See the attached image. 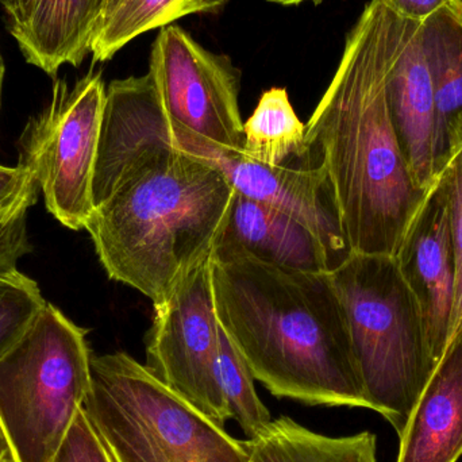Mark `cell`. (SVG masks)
Returning a JSON list of instances; mask_svg holds the SVG:
<instances>
[{
    "label": "cell",
    "instance_id": "cell-1",
    "mask_svg": "<svg viewBox=\"0 0 462 462\" xmlns=\"http://www.w3.org/2000/svg\"><path fill=\"white\" fill-rule=\"evenodd\" d=\"M411 21L371 0L306 125L353 253L395 255L428 192L418 189L391 116L387 79Z\"/></svg>",
    "mask_w": 462,
    "mask_h": 462
},
{
    "label": "cell",
    "instance_id": "cell-2",
    "mask_svg": "<svg viewBox=\"0 0 462 462\" xmlns=\"http://www.w3.org/2000/svg\"><path fill=\"white\" fill-rule=\"evenodd\" d=\"M217 318L253 377L277 398L371 410L330 273L211 254Z\"/></svg>",
    "mask_w": 462,
    "mask_h": 462
},
{
    "label": "cell",
    "instance_id": "cell-3",
    "mask_svg": "<svg viewBox=\"0 0 462 462\" xmlns=\"http://www.w3.org/2000/svg\"><path fill=\"white\" fill-rule=\"evenodd\" d=\"M234 197L216 165L179 151L97 206L86 230L108 277L156 306L210 260Z\"/></svg>",
    "mask_w": 462,
    "mask_h": 462
},
{
    "label": "cell",
    "instance_id": "cell-4",
    "mask_svg": "<svg viewBox=\"0 0 462 462\" xmlns=\"http://www.w3.org/2000/svg\"><path fill=\"white\" fill-rule=\"evenodd\" d=\"M330 277L371 410L399 436L437 365L420 304L393 255L353 253Z\"/></svg>",
    "mask_w": 462,
    "mask_h": 462
},
{
    "label": "cell",
    "instance_id": "cell-5",
    "mask_svg": "<svg viewBox=\"0 0 462 462\" xmlns=\"http://www.w3.org/2000/svg\"><path fill=\"white\" fill-rule=\"evenodd\" d=\"M83 410L113 462H250L246 442L125 352L92 356Z\"/></svg>",
    "mask_w": 462,
    "mask_h": 462
},
{
    "label": "cell",
    "instance_id": "cell-6",
    "mask_svg": "<svg viewBox=\"0 0 462 462\" xmlns=\"http://www.w3.org/2000/svg\"><path fill=\"white\" fill-rule=\"evenodd\" d=\"M87 330L46 303L0 357V423L15 462H51L91 388Z\"/></svg>",
    "mask_w": 462,
    "mask_h": 462
},
{
    "label": "cell",
    "instance_id": "cell-7",
    "mask_svg": "<svg viewBox=\"0 0 462 462\" xmlns=\"http://www.w3.org/2000/svg\"><path fill=\"white\" fill-rule=\"evenodd\" d=\"M106 86L89 72L73 87L54 83L51 102L27 122L18 164L32 172L49 213L70 230L86 229L95 211L94 176Z\"/></svg>",
    "mask_w": 462,
    "mask_h": 462
},
{
    "label": "cell",
    "instance_id": "cell-8",
    "mask_svg": "<svg viewBox=\"0 0 462 462\" xmlns=\"http://www.w3.org/2000/svg\"><path fill=\"white\" fill-rule=\"evenodd\" d=\"M219 336L208 260L154 306L145 366L162 384L225 428L230 415L219 383Z\"/></svg>",
    "mask_w": 462,
    "mask_h": 462
},
{
    "label": "cell",
    "instance_id": "cell-9",
    "mask_svg": "<svg viewBox=\"0 0 462 462\" xmlns=\"http://www.w3.org/2000/svg\"><path fill=\"white\" fill-rule=\"evenodd\" d=\"M171 121L222 148L244 149L241 72L224 54L203 48L183 27L160 29L149 60Z\"/></svg>",
    "mask_w": 462,
    "mask_h": 462
},
{
    "label": "cell",
    "instance_id": "cell-10",
    "mask_svg": "<svg viewBox=\"0 0 462 462\" xmlns=\"http://www.w3.org/2000/svg\"><path fill=\"white\" fill-rule=\"evenodd\" d=\"M180 151L216 165L238 194L306 225L328 252L331 272L353 254L328 171L312 164L268 165L173 124Z\"/></svg>",
    "mask_w": 462,
    "mask_h": 462
},
{
    "label": "cell",
    "instance_id": "cell-11",
    "mask_svg": "<svg viewBox=\"0 0 462 462\" xmlns=\"http://www.w3.org/2000/svg\"><path fill=\"white\" fill-rule=\"evenodd\" d=\"M180 151L151 73L114 80L106 89L94 176L95 208L135 176Z\"/></svg>",
    "mask_w": 462,
    "mask_h": 462
},
{
    "label": "cell",
    "instance_id": "cell-12",
    "mask_svg": "<svg viewBox=\"0 0 462 462\" xmlns=\"http://www.w3.org/2000/svg\"><path fill=\"white\" fill-rule=\"evenodd\" d=\"M393 257L420 304L429 347L439 363L450 341L456 285L449 187L444 173L429 189Z\"/></svg>",
    "mask_w": 462,
    "mask_h": 462
},
{
    "label": "cell",
    "instance_id": "cell-13",
    "mask_svg": "<svg viewBox=\"0 0 462 462\" xmlns=\"http://www.w3.org/2000/svg\"><path fill=\"white\" fill-rule=\"evenodd\" d=\"M391 116L412 178L423 192L439 178L436 157V97L422 22L411 21L387 79Z\"/></svg>",
    "mask_w": 462,
    "mask_h": 462
},
{
    "label": "cell",
    "instance_id": "cell-14",
    "mask_svg": "<svg viewBox=\"0 0 462 462\" xmlns=\"http://www.w3.org/2000/svg\"><path fill=\"white\" fill-rule=\"evenodd\" d=\"M214 254H239L293 271L330 273L328 252L306 225L236 191Z\"/></svg>",
    "mask_w": 462,
    "mask_h": 462
},
{
    "label": "cell",
    "instance_id": "cell-15",
    "mask_svg": "<svg viewBox=\"0 0 462 462\" xmlns=\"http://www.w3.org/2000/svg\"><path fill=\"white\" fill-rule=\"evenodd\" d=\"M462 456V326L442 353L399 434L396 462H457Z\"/></svg>",
    "mask_w": 462,
    "mask_h": 462
},
{
    "label": "cell",
    "instance_id": "cell-16",
    "mask_svg": "<svg viewBox=\"0 0 462 462\" xmlns=\"http://www.w3.org/2000/svg\"><path fill=\"white\" fill-rule=\"evenodd\" d=\"M105 0H34L26 15L10 24L29 64L56 76L62 65L79 67L91 49Z\"/></svg>",
    "mask_w": 462,
    "mask_h": 462
},
{
    "label": "cell",
    "instance_id": "cell-17",
    "mask_svg": "<svg viewBox=\"0 0 462 462\" xmlns=\"http://www.w3.org/2000/svg\"><path fill=\"white\" fill-rule=\"evenodd\" d=\"M423 42L436 97V157L439 175L448 148L462 127V0H453L422 22Z\"/></svg>",
    "mask_w": 462,
    "mask_h": 462
},
{
    "label": "cell",
    "instance_id": "cell-18",
    "mask_svg": "<svg viewBox=\"0 0 462 462\" xmlns=\"http://www.w3.org/2000/svg\"><path fill=\"white\" fill-rule=\"evenodd\" d=\"M245 442L252 462H379L377 439L371 431L328 437L290 417L272 420L260 436Z\"/></svg>",
    "mask_w": 462,
    "mask_h": 462
},
{
    "label": "cell",
    "instance_id": "cell-19",
    "mask_svg": "<svg viewBox=\"0 0 462 462\" xmlns=\"http://www.w3.org/2000/svg\"><path fill=\"white\" fill-rule=\"evenodd\" d=\"M245 154L268 165L312 164L306 145V125L299 119L287 89L271 88L244 122Z\"/></svg>",
    "mask_w": 462,
    "mask_h": 462
},
{
    "label": "cell",
    "instance_id": "cell-20",
    "mask_svg": "<svg viewBox=\"0 0 462 462\" xmlns=\"http://www.w3.org/2000/svg\"><path fill=\"white\" fill-rule=\"evenodd\" d=\"M229 0H119L100 16L89 53L94 61L113 59L138 35L170 26L191 14L217 13Z\"/></svg>",
    "mask_w": 462,
    "mask_h": 462
},
{
    "label": "cell",
    "instance_id": "cell-21",
    "mask_svg": "<svg viewBox=\"0 0 462 462\" xmlns=\"http://www.w3.org/2000/svg\"><path fill=\"white\" fill-rule=\"evenodd\" d=\"M219 383L227 411L247 439H255L272 422L271 412L254 388V377L224 328L219 336Z\"/></svg>",
    "mask_w": 462,
    "mask_h": 462
},
{
    "label": "cell",
    "instance_id": "cell-22",
    "mask_svg": "<svg viewBox=\"0 0 462 462\" xmlns=\"http://www.w3.org/2000/svg\"><path fill=\"white\" fill-rule=\"evenodd\" d=\"M46 303L37 282L19 269L0 273V357L23 336Z\"/></svg>",
    "mask_w": 462,
    "mask_h": 462
},
{
    "label": "cell",
    "instance_id": "cell-23",
    "mask_svg": "<svg viewBox=\"0 0 462 462\" xmlns=\"http://www.w3.org/2000/svg\"><path fill=\"white\" fill-rule=\"evenodd\" d=\"M442 173L449 187L450 236L456 266L455 306L450 328L452 339L462 326V148Z\"/></svg>",
    "mask_w": 462,
    "mask_h": 462
},
{
    "label": "cell",
    "instance_id": "cell-24",
    "mask_svg": "<svg viewBox=\"0 0 462 462\" xmlns=\"http://www.w3.org/2000/svg\"><path fill=\"white\" fill-rule=\"evenodd\" d=\"M51 462H113L83 409L76 415Z\"/></svg>",
    "mask_w": 462,
    "mask_h": 462
},
{
    "label": "cell",
    "instance_id": "cell-25",
    "mask_svg": "<svg viewBox=\"0 0 462 462\" xmlns=\"http://www.w3.org/2000/svg\"><path fill=\"white\" fill-rule=\"evenodd\" d=\"M37 181L27 168L0 164V217L29 211L37 203Z\"/></svg>",
    "mask_w": 462,
    "mask_h": 462
},
{
    "label": "cell",
    "instance_id": "cell-26",
    "mask_svg": "<svg viewBox=\"0 0 462 462\" xmlns=\"http://www.w3.org/2000/svg\"><path fill=\"white\" fill-rule=\"evenodd\" d=\"M32 249L27 234V211L0 217V273L18 271L16 263Z\"/></svg>",
    "mask_w": 462,
    "mask_h": 462
},
{
    "label": "cell",
    "instance_id": "cell-27",
    "mask_svg": "<svg viewBox=\"0 0 462 462\" xmlns=\"http://www.w3.org/2000/svg\"><path fill=\"white\" fill-rule=\"evenodd\" d=\"M382 2L401 18L425 22L453 0H382Z\"/></svg>",
    "mask_w": 462,
    "mask_h": 462
},
{
    "label": "cell",
    "instance_id": "cell-28",
    "mask_svg": "<svg viewBox=\"0 0 462 462\" xmlns=\"http://www.w3.org/2000/svg\"><path fill=\"white\" fill-rule=\"evenodd\" d=\"M32 3L34 0H0V5L5 8V14L10 18V23L21 21L32 7Z\"/></svg>",
    "mask_w": 462,
    "mask_h": 462
},
{
    "label": "cell",
    "instance_id": "cell-29",
    "mask_svg": "<svg viewBox=\"0 0 462 462\" xmlns=\"http://www.w3.org/2000/svg\"><path fill=\"white\" fill-rule=\"evenodd\" d=\"M10 456H13L11 455L10 444H8L7 437H5V430H3L2 428V423H0V461L10 457Z\"/></svg>",
    "mask_w": 462,
    "mask_h": 462
},
{
    "label": "cell",
    "instance_id": "cell-30",
    "mask_svg": "<svg viewBox=\"0 0 462 462\" xmlns=\"http://www.w3.org/2000/svg\"><path fill=\"white\" fill-rule=\"evenodd\" d=\"M268 2L277 3V5H300V3L307 2V0H268ZM314 3H319L320 0H312Z\"/></svg>",
    "mask_w": 462,
    "mask_h": 462
},
{
    "label": "cell",
    "instance_id": "cell-31",
    "mask_svg": "<svg viewBox=\"0 0 462 462\" xmlns=\"http://www.w3.org/2000/svg\"><path fill=\"white\" fill-rule=\"evenodd\" d=\"M5 61H3L2 54H0V103H2V89H3V80H5Z\"/></svg>",
    "mask_w": 462,
    "mask_h": 462
},
{
    "label": "cell",
    "instance_id": "cell-32",
    "mask_svg": "<svg viewBox=\"0 0 462 462\" xmlns=\"http://www.w3.org/2000/svg\"><path fill=\"white\" fill-rule=\"evenodd\" d=\"M119 0H105V3H103V8H102V13H100V16L103 15V14L106 13V11H108L110 10L111 7H113L114 5H116V3H118ZM100 16H99V19H100ZM99 22V21H97Z\"/></svg>",
    "mask_w": 462,
    "mask_h": 462
},
{
    "label": "cell",
    "instance_id": "cell-33",
    "mask_svg": "<svg viewBox=\"0 0 462 462\" xmlns=\"http://www.w3.org/2000/svg\"><path fill=\"white\" fill-rule=\"evenodd\" d=\"M0 462H15V461H14L13 456H10V457L5 458V460H2Z\"/></svg>",
    "mask_w": 462,
    "mask_h": 462
},
{
    "label": "cell",
    "instance_id": "cell-34",
    "mask_svg": "<svg viewBox=\"0 0 462 462\" xmlns=\"http://www.w3.org/2000/svg\"><path fill=\"white\" fill-rule=\"evenodd\" d=\"M250 462H252V461H250Z\"/></svg>",
    "mask_w": 462,
    "mask_h": 462
}]
</instances>
